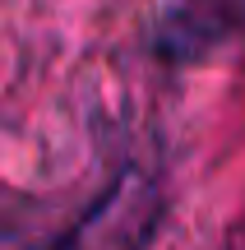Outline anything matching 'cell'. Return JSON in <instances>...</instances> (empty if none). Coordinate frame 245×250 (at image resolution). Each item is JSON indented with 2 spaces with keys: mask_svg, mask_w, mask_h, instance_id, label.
<instances>
[{
  "mask_svg": "<svg viewBox=\"0 0 245 250\" xmlns=\"http://www.w3.org/2000/svg\"><path fill=\"white\" fill-rule=\"evenodd\" d=\"M162 190L157 181L125 171L97 204L83 213V223L60 241V250H144L157 232Z\"/></svg>",
  "mask_w": 245,
  "mask_h": 250,
  "instance_id": "obj_1",
  "label": "cell"
},
{
  "mask_svg": "<svg viewBox=\"0 0 245 250\" xmlns=\"http://www.w3.org/2000/svg\"><path fill=\"white\" fill-rule=\"evenodd\" d=\"M231 250H245V227H241L236 236H231Z\"/></svg>",
  "mask_w": 245,
  "mask_h": 250,
  "instance_id": "obj_2",
  "label": "cell"
}]
</instances>
